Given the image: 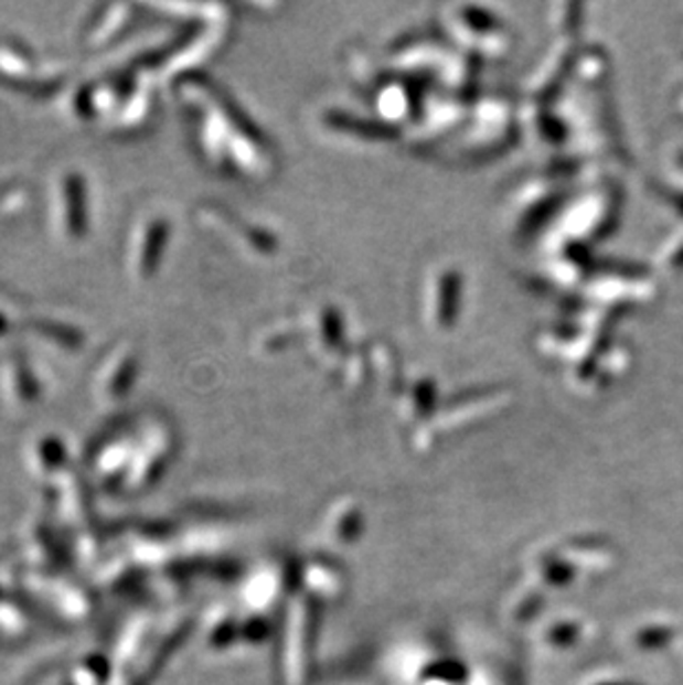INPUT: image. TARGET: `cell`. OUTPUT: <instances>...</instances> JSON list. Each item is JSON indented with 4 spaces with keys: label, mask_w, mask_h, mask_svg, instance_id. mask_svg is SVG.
<instances>
[{
    "label": "cell",
    "mask_w": 683,
    "mask_h": 685,
    "mask_svg": "<svg viewBox=\"0 0 683 685\" xmlns=\"http://www.w3.org/2000/svg\"><path fill=\"white\" fill-rule=\"evenodd\" d=\"M140 377V351L134 342L114 344L96 364L92 375V395L100 406L125 402Z\"/></svg>",
    "instance_id": "cell-3"
},
{
    "label": "cell",
    "mask_w": 683,
    "mask_h": 685,
    "mask_svg": "<svg viewBox=\"0 0 683 685\" xmlns=\"http://www.w3.org/2000/svg\"><path fill=\"white\" fill-rule=\"evenodd\" d=\"M70 74L63 65L36 56L19 41H0V83L32 98H50L58 94Z\"/></svg>",
    "instance_id": "cell-1"
},
{
    "label": "cell",
    "mask_w": 683,
    "mask_h": 685,
    "mask_svg": "<svg viewBox=\"0 0 683 685\" xmlns=\"http://www.w3.org/2000/svg\"><path fill=\"white\" fill-rule=\"evenodd\" d=\"M14 189L17 180L0 182V215H12L14 213Z\"/></svg>",
    "instance_id": "cell-9"
},
{
    "label": "cell",
    "mask_w": 683,
    "mask_h": 685,
    "mask_svg": "<svg viewBox=\"0 0 683 685\" xmlns=\"http://www.w3.org/2000/svg\"><path fill=\"white\" fill-rule=\"evenodd\" d=\"M17 322H19V318H17V315L6 313V311H0V340L8 338V335L17 329Z\"/></svg>",
    "instance_id": "cell-10"
},
{
    "label": "cell",
    "mask_w": 683,
    "mask_h": 685,
    "mask_svg": "<svg viewBox=\"0 0 683 685\" xmlns=\"http://www.w3.org/2000/svg\"><path fill=\"white\" fill-rule=\"evenodd\" d=\"M23 327L34 340L61 353H78L85 346V335L76 327H70L65 322H56L50 318H25Z\"/></svg>",
    "instance_id": "cell-7"
},
{
    "label": "cell",
    "mask_w": 683,
    "mask_h": 685,
    "mask_svg": "<svg viewBox=\"0 0 683 685\" xmlns=\"http://www.w3.org/2000/svg\"><path fill=\"white\" fill-rule=\"evenodd\" d=\"M0 311L12 313V315H17V318H25V304H23V300H21L14 291H10V289H6V287H0Z\"/></svg>",
    "instance_id": "cell-8"
},
{
    "label": "cell",
    "mask_w": 683,
    "mask_h": 685,
    "mask_svg": "<svg viewBox=\"0 0 683 685\" xmlns=\"http://www.w3.org/2000/svg\"><path fill=\"white\" fill-rule=\"evenodd\" d=\"M167 240L169 222L164 217L145 213L134 222L127 243V271L134 282L147 285L158 274Z\"/></svg>",
    "instance_id": "cell-4"
},
{
    "label": "cell",
    "mask_w": 683,
    "mask_h": 685,
    "mask_svg": "<svg viewBox=\"0 0 683 685\" xmlns=\"http://www.w3.org/2000/svg\"><path fill=\"white\" fill-rule=\"evenodd\" d=\"M0 395L10 408H34L41 402L43 386L30 357L21 351L0 357Z\"/></svg>",
    "instance_id": "cell-5"
},
{
    "label": "cell",
    "mask_w": 683,
    "mask_h": 685,
    "mask_svg": "<svg viewBox=\"0 0 683 685\" xmlns=\"http://www.w3.org/2000/svg\"><path fill=\"white\" fill-rule=\"evenodd\" d=\"M134 23V10L131 6L122 3H111V6H100L96 8L94 17L87 21L83 28V47L89 52L105 50L114 45Z\"/></svg>",
    "instance_id": "cell-6"
},
{
    "label": "cell",
    "mask_w": 683,
    "mask_h": 685,
    "mask_svg": "<svg viewBox=\"0 0 683 685\" xmlns=\"http://www.w3.org/2000/svg\"><path fill=\"white\" fill-rule=\"evenodd\" d=\"M50 224L58 243L78 245L89 234V189L81 171L63 169L50 186Z\"/></svg>",
    "instance_id": "cell-2"
}]
</instances>
